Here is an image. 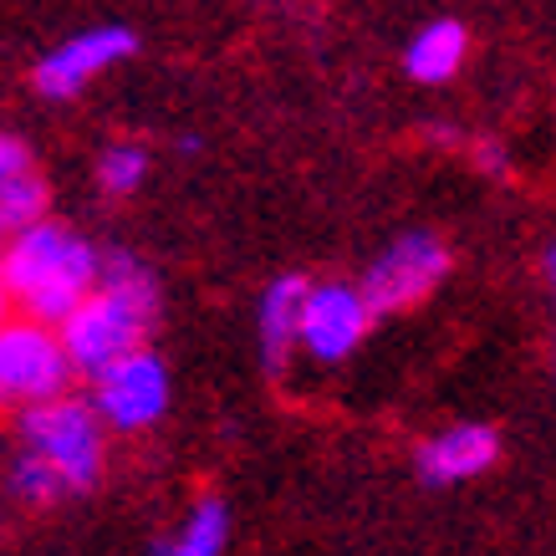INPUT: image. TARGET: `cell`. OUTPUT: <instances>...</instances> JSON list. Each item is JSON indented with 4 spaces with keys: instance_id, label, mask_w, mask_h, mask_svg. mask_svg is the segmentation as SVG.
Listing matches in <instances>:
<instances>
[{
    "instance_id": "cell-16",
    "label": "cell",
    "mask_w": 556,
    "mask_h": 556,
    "mask_svg": "<svg viewBox=\"0 0 556 556\" xmlns=\"http://www.w3.org/2000/svg\"><path fill=\"white\" fill-rule=\"evenodd\" d=\"M541 281H546V291L556 296V240L546 245V255H541Z\"/></svg>"
},
{
    "instance_id": "cell-1",
    "label": "cell",
    "mask_w": 556,
    "mask_h": 556,
    "mask_svg": "<svg viewBox=\"0 0 556 556\" xmlns=\"http://www.w3.org/2000/svg\"><path fill=\"white\" fill-rule=\"evenodd\" d=\"M11 455L0 465V495L21 510H51L87 495L108 470V424L92 399L56 393L47 404L11 414Z\"/></svg>"
},
{
    "instance_id": "cell-18",
    "label": "cell",
    "mask_w": 556,
    "mask_h": 556,
    "mask_svg": "<svg viewBox=\"0 0 556 556\" xmlns=\"http://www.w3.org/2000/svg\"><path fill=\"white\" fill-rule=\"evenodd\" d=\"M552 363H556V342H552Z\"/></svg>"
},
{
    "instance_id": "cell-8",
    "label": "cell",
    "mask_w": 556,
    "mask_h": 556,
    "mask_svg": "<svg viewBox=\"0 0 556 556\" xmlns=\"http://www.w3.org/2000/svg\"><path fill=\"white\" fill-rule=\"evenodd\" d=\"M138 51V36L128 26H87V31L56 41V47L31 67V87L47 102H72Z\"/></svg>"
},
{
    "instance_id": "cell-13",
    "label": "cell",
    "mask_w": 556,
    "mask_h": 556,
    "mask_svg": "<svg viewBox=\"0 0 556 556\" xmlns=\"http://www.w3.org/2000/svg\"><path fill=\"white\" fill-rule=\"evenodd\" d=\"M225 546H230V506L219 495H200L179 521V531L169 541H159L164 556H219Z\"/></svg>"
},
{
    "instance_id": "cell-15",
    "label": "cell",
    "mask_w": 556,
    "mask_h": 556,
    "mask_svg": "<svg viewBox=\"0 0 556 556\" xmlns=\"http://www.w3.org/2000/svg\"><path fill=\"white\" fill-rule=\"evenodd\" d=\"M470 159L490 174V179H510V159H506V149H501V143H490V138H475V143H470Z\"/></svg>"
},
{
    "instance_id": "cell-5",
    "label": "cell",
    "mask_w": 556,
    "mask_h": 556,
    "mask_svg": "<svg viewBox=\"0 0 556 556\" xmlns=\"http://www.w3.org/2000/svg\"><path fill=\"white\" fill-rule=\"evenodd\" d=\"M87 399L98 408V419L108 424V434H149L169 414L174 383L164 357L143 342L134 353H123L118 363H108L102 372H92L87 378Z\"/></svg>"
},
{
    "instance_id": "cell-14",
    "label": "cell",
    "mask_w": 556,
    "mask_h": 556,
    "mask_svg": "<svg viewBox=\"0 0 556 556\" xmlns=\"http://www.w3.org/2000/svg\"><path fill=\"white\" fill-rule=\"evenodd\" d=\"M149 174H153L149 143H138V138H118V143H108V149L98 153L92 179H98L102 200H134L138 189L149 185Z\"/></svg>"
},
{
    "instance_id": "cell-12",
    "label": "cell",
    "mask_w": 556,
    "mask_h": 556,
    "mask_svg": "<svg viewBox=\"0 0 556 556\" xmlns=\"http://www.w3.org/2000/svg\"><path fill=\"white\" fill-rule=\"evenodd\" d=\"M465 62H470V31L455 16H439L429 26H419L404 47V72L424 87L455 83Z\"/></svg>"
},
{
    "instance_id": "cell-11",
    "label": "cell",
    "mask_w": 556,
    "mask_h": 556,
    "mask_svg": "<svg viewBox=\"0 0 556 556\" xmlns=\"http://www.w3.org/2000/svg\"><path fill=\"white\" fill-rule=\"evenodd\" d=\"M51 189L47 174L36 164V153L16 134H0V236H11L16 225L47 215Z\"/></svg>"
},
{
    "instance_id": "cell-9",
    "label": "cell",
    "mask_w": 556,
    "mask_h": 556,
    "mask_svg": "<svg viewBox=\"0 0 556 556\" xmlns=\"http://www.w3.org/2000/svg\"><path fill=\"white\" fill-rule=\"evenodd\" d=\"M501 459V434L490 424H450L439 429L434 439H424L414 465H419V480L429 485H465L475 475H485L490 465Z\"/></svg>"
},
{
    "instance_id": "cell-10",
    "label": "cell",
    "mask_w": 556,
    "mask_h": 556,
    "mask_svg": "<svg viewBox=\"0 0 556 556\" xmlns=\"http://www.w3.org/2000/svg\"><path fill=\"white\" fill-rule=\"evenodd\" d=\"M306 276H276L261 296V312H255V338H261V363L266 372H287L291 353H302L296 338H302V302H306Z\"/></svg>"
},
{
    "instance_id": "cell-6",
    "label": "cell",
    "mask_w": 556,
    "mask_h": 556,
    "mask_svg": "<svg viewBox=\"0 0 556 556\" xmlns=\"http://www.w3.org/2000/svg\"><path fill=\"white\" fill-rule=\"evenodd\" d=\"M450 266H455V255L434 230H404L372 255L357 287L378 317H393V312H414L419 302H429L444 287Z\"/></svg>"
},
{
    "instance_id": "cell-4",
    "label": "cell",
    "mask_w": 556,
    "mask_h": 556,
    "mask_svg": "<svg viewBox=\"0 0 556 556\" xmlns=\"http://www.w3.org/2000/svg\"><path fill=\"white\" fill-rule=\"evenodd\" d=\"M72 378L77 368L51 321L26 317V312H11L0 321V414L47 404L56 393H67Z\"/></svg>"
},
{
    "instance_id": "cell-2",
    "label": "cell",
    "mask_w": 556,
    "mask_h": 556,
    "mask_svg": "<svg viewBox=\"0 0 556 556\" xmlns=\"http://www.w3.org/2000/svg\"><path fill=\"white\" fill-rule=\"evenodd\" d=\"M98 276L102 251L51 210L16 225L0 245V281L11 291V306L51 327H62L77 312V302L98 287Z\"/></svg>"
},
{
    "instance_id": "cell-7",
    "label": "cell",
    "mask_w": 556,
    "mask_h": 556,
    "mask_svg": "<svg viewBox=\"0 0 556 556\" xmlns=\"http://www.w3.org/2000/svg\"><path fill=\"white\" fill-rule=\"evenodd\" d=\"M372 321H378V312H372V302L363 296L357 281H312L302 302V338H296V348L321 368H338L363 348Z\"/></svg>"
},
{
    "instance_id": "cell-3",
    "label": "cell",
    "mask_w": 556,
    "mask_h": 556,
    "mask_svg": "<svg viewBox=\"0 0 556 556\" xmlns=\"http://www.w3.org/2000/svg\"><path fill=\"white\" fill-rule=\"evenodd\" d=\"M159 276L134 251H102V276L56 332L67 342L77 378H92L123 353H134L159 327Z\"/></svg>"
},
{
    "instance_id": "cell-17",
    "label": "cell",
    "mask_w": 556,
    "mask_h": 556,
    "mask_svg": "<svg viewBox=\"0 0 556 556\" xmlns=\"http://www.w3.org/2000/svg\"><path fill=\"white\" fill-rule=\"evenodd\" d=\"M0 245H5V236H0ZM11 312H16V306H11V291H5V281H0V321L11 317Z\"/></svg>"
}]
</instances>
